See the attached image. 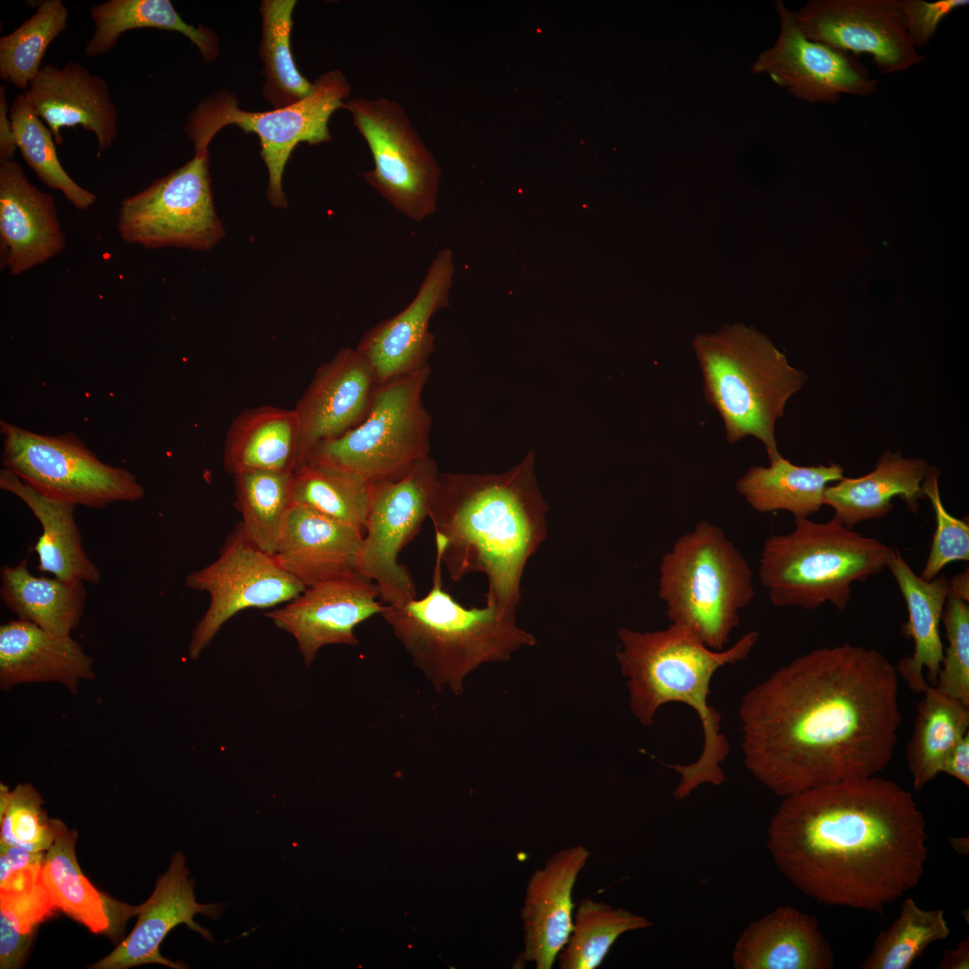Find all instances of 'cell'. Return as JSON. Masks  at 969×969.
Listing matches in <instances>:
<instances>
[{"label":"cell","mask_w":969,"mask_h":969,"mask_svg":"<svg viewBox=\"0 0 969 969\" xmlns=\"http://www.w3.org/2000/svg\"><path fill=\"white\" fill-rule=\"evenodd\" d=\"M738 715L746 768L781 798L874 776L897 743L898 672L873 648L816 649L748 690Z\"/></svg>","instance_id":"obj_1"},{"label":"cell","mask_w":969,"mask_h":969,"mask_svg":"<svg viewBox=\"0 0 969 969\" xmlns=\"http://www.w3.org/2000/svg\"><path fill=\"white\" fill-rule=\"evenodd\" d=\"M767 829L784 877L820 904L881 912L915 887L928 834L912 794L877 775L785 798Z\"/></svg>","instance_id":"obj_2"},{"label":"cell","mask_w":969,"mask_h":969,"mask_svg":"<svg viewBox=\"0 0 969 969\" xmlns=\"http://www.w3.org/2000/svg\"><path fill=\"white\" fill-rule=\"evenodd\" d=\"M534 454L500 474L441 473L429 507L449 577H486V605L517 612L525 567L547 537Z\"/></svg>","instance_id":"obj_3"},{"label":"cell","mask_w":969,"mask_h":969,"mask_svg":"<svg viewBox=\"0 0 969 969\" xmlns=\"http://www.w3.org/2000/svg\"><path fill=\"white\" fill-rule=\"evenodd\" d=\"M617 635L615 657L627 680L629 706L636 719L651 727L661 706L680 703L692 708L701 721L703 739L698 759L668 764L680 775L675 799H685L703 784L720 786L725 781L721 764L729 754V744L721 730L720 713L709 703L710 685L720 668L750 654L758 633L747 632L720 650L672 624L651 632L623 627Z\"/></svg>","instance_id":"obj_4"},{"label":"cell","mask_w":969,"mask_h":969,"mask_svg":"<svg viewBox=\"0 0 969 969\" xmlns=\"http://www.w3.org/2000/svg\"><path fill=\"white\" fill-rule=\"evenodd\" d=\"M436 557L432 584L422 598L385 605L380 615L435 692L454 695L467 676L486 663L508 661L536 638L517 623V612L486 605L466 607L442 587Z\"/></svg>","instance_id":"obj_5"},{"label":"cell","mask_w":969,"mask_h":969,"mask_svg":"<svg viewBox=\"0 0 969 969\" xmlns=\"http://www.w3.org/2000/svg\"><path fill=\"white\" fill-rule=\"evenodd\" d=\"M693 346L706 401L722 418L728 442L753 436L764 445L770 461L780 457L775 423L806 375L765 336L741 323L698 335Z\"/></svg>","instance_id":"obj_6"},{"label":"cell","mask_w":969,"mask_h":969,"mask_svg":"<svg viewBox=\"0 0 969 969\" xmlns=\"http://www.w3.org/2000/svg\"><path fill=\"white\" fill-rule=\"evenodd\" d=\"M794 524L790 533L769 537L760 553L758 576L778 607L814 610L829 602L843 611L852 584L888 566L893 548L834 518H794Z\"/></svg>","instance_id":"obj_7"},{"label":"cell","mask_w":969,"mask_h":969,"mask_svg":"<svg viewBox=\"0 0 969 969\" xmlns=\"http://www.w3.org/2000/svg\"><path fill=\"white\" fill-rule=\"evenodd\" d=\"M752 570L718 526L703 520L661 558L659 597L672 624L720 650L755 598Z\"/></svg>","instance_id":"obj_8"},{"label":"cell","mask_w":969,"mask_h":969,"mask_svg":"<svg viewBox=\"0 0 969 969\" xmlns=\"http://www.w3.org/2000/svg\"><path fill=\"white\" fill-rule=\"evenodd\" d=\"M350 85L338 69L319 75L311 92L290 106L269 111H248L238 107L234 94L215 92L201 100L189 114L183 130L193 142L196 153L208 151L214 135L234 125L245 133L257 135L260 155L268 172L266 196L277 208L287 206L283 189L286 163L300 143L317 144L331 140L328 122L332 114L345 108Z\"/></svg>","instance_id":"obj_9"},{"label":"cell","mask_w":969,"mask_h":969,"mask_svg":"<svg viewBox=\"0 0 969 969\" xmlns=\"http://www.w3.org/2000/svg\"><path fill=\"white\" fill-rule=\"evenodd\" d=\"M430 375L428 365L380 386L362 422L318 444L304 463L342 469L371 484L405 474L430 456L432 417L423 401Z\"/></svg>","instance_id":"obj_10"},{"label":"cell","mask_w":969,"mask_h":969,"mask_svg":"<svg viewBox=\"0 0 969 969\" xmlns=\"http://www.w3.org/2000/svg\"><path fill=\"white\" fill-rule=\"evenodd\" d=\"M0 432L4 468L45 496L100 509L144 495L133 473L104 463L72 432L39 434L5 421Z\"/></svg>","instance_id":"obj_11"},{"label":"cell","mask_w":969,"mask_h":969,"mask_svg":"<svg viewBox=\"0 0 969 969\" xmlns=\"http://www.w3.org/2000/svg\"><path fill=\"white\" fill-rule=\"evenodd\" d=\"M345 109L368 144L366 182L406 217L421 222L438 206L441 170L403 107L385 97L353 98Z\"/></svg>","instance_id":"obj_12"},{"label":"cell","mask_w":969,"mask_h":969,"mask_svg":"<svg viewBox=\"0 0 969 969\" xmlns=\"http://www.w3.org/2000/svg\"><path fill=\"white\" fill-rule=\"evenodd\" d=\"M117 228L121 239L145 249L207 250L224 235L216 214L209 152L194 157L148 188L125 197Z\"/></svg>","instance_id":"obj_13"},{"label":"cell","mask_w":969,"mask_h":969,"mask_svg":"<svg viewBox=\"0 0 969 969\" xmlns=\"http://www.w3.org/2000/svg\"><path fill=\"white\" fill-rule=\"evenodd\" d=\"M439 474L436 462L428 456L397 478L371 484L359 573L376 584L385 605H401L416 598L414 581L398 555L428 518Z\"/></svg>","instance_id":"obj_14"},{"label":"cell","mask_w":969,"mask_h":969,"mask_svg":"<svg viewBox=\"0 0 969 969\" xmlns=\"http://www.w3.org/2000/svg\"><path fill=\"white\" fill-rule=\"evenodd\" d=\"M186 583L189 589L206 592L210 598L207 610L195 627L188 646L192 659L199 657L223 624L238 612L287 603L306 589L273 555L249 542L239 526L219 557L189 573Z\"/></svg>","instance_id":"obj_15"},{"label":"cell","mask_w":969,"mask_h":969,"mask_svg":"<svg viewBox=\"0 0 969 969\" xmlns=\"http://www.w3.org/2000/svg\"><path fill=\"white\" fill-rule=\"evenodd\" d=\"M775 5L780 33L754 62L755 74H767L793 97L812 103L833 104L843 94L867 97L877 91L878 81L857 58L807 38L785 3L778 0Z\"/></svg>","instance_id":"obj_16"},{"label":"cell","mask_w":969,"mask_h":969,"mask_svg":"<svg viewBox=\"0 0 969 969\" xmlns=\"http://www.w3.org/2000/svg\"><path fill=\"white\" fill-rule=\"evenodd\" d=\"M792 13L807 38L847 53L869 55L883 74L926 60L909 39L897 0H810Z\"/></svg>","instance_id":"obj_17"},{"label":"cell","mask_w":969,"mask_h":969,"mask_svg":"<svg viewBox=\"0 0 969 969\" xmlns=\"http://www.w3.org/2000/svg\"><path fill=\"white\" fill-rule=\"evenodd\" d=\"M454 273L452 251L440 249L412 301L362 336L355 349L371 368L380 386L429 365L434 347L430 322L450 304Z\"/></svg>","instance_id":"obj_18"},{"label":"cell","mask_w":969,"mask_h":969,"mask_svg":"<svg viewBox=\"0 0 969 969\" xmlns=\"http://www.w3.org/2000/svg\"><path fill=\"white\" fill-rule=\"evenodd\" d=\"M376 584L361 574L319 583L278 609L265 613L297 642L306 667L330 644L355 646L354 628L380 615L385 604Z\"/></svg>","instance_id":"obj_19"},{"label":"cell","mask_w":969,"mask_h":969,"mask_svg":"<svg viewBox=\"0 0 969 969\" xmlns=\"http://www.w3.org/2000/svg\"><path fill=\"white\" fill-rule=\"evenodd\" d=\"M379 387L356 349L340 348L321 364L293 408L299 421L298 467L318 444L362 422Z\"/></svg>","instance_id":"obj_20"},{"label":"cell","mask_w":969,"mask_h":969,"mask_svg":"<svg viewBox=\"0 0 969 969\" xmlns=\"http://www.w3.org/2000/svg\"><path fill=\"white\" fill-rule=\"evenodd\" d=\"M185 856L177 851L167 871L156 881L152 895L139 906L126 904L127 918L137 914V922L131 933L106 957L92 968L126 969L145 964H160L170 968H185L161 953L159 947L167 934L179 924H186L206 940L214 941L212 934L196 924V914L218 918L223 904H203L196 901L194 881L188 877Z\"/></svg>","instance_id":"obj_21"},{"label":"cell","mask_w":969,"mask_h":969,"mask_svg":"<svg viewBox=\"0 0 969 969\" xmlns=\"http://www.w3.org/2000/svg\"><path fill=\"white\" fill-rule=\"evenodd\" d=\"M22 94L52 132L56 144L63 142V128L79 126L95 135L98 156L113 146L118 113L109 84L80 63L44 65Z\"/></svg>","instance_id":"obj_22"},{"label":"cell","mask_w":969,"mask_h":969,"mask_svg":"<svg viewBox=\"0 0 969 969\" xmlns=\"http://www.w3.org/2000/svg\"><path fill=\"white\" fill-rule=\"evenodd\" d=\"M589 854L582 844L559 850L528 878L520 912L523 963L553 967L572 929V891Z\"/></svg>","instance_id":"obj_23"},{"label":"cell","mask_w":969,"mask_h":969,"mask_svg":"<svg viewBox=\"0 0 969 969\" xmlns=\"http://www.w3.org/2000/svg\"><path fill=\"white\" fill-rule=\"evenodd\" d=\"M65 245L52 195L35 187L15 161L1 163V269L19 275L60 254Z\"/></svg>","instance_id":"obj_24"},{"label":"cell","mask_w":969,"mask_h":969,"mask_svg":"<svg viewBox=\"0 0 969 969\" xmlns=\"http://www.w3.org/2000/svg\"><path fill=\"white\" fill-rule=\"evenodd\" d=\"M363 533L293 504L274 557L306 588L359 573Z\"/></svg>","instance_id":"obj_25"},{"label":"cell","mask_w":969,"mask_h":969,"mask_svg":"<svg viewBox=\"0 0 969 969\" xmlns=\"http://www.w3.org/2000/svg\"><path fill=\"white\" fill-rule=\"evenodd\" d=\"M95 677L92 659L71 635L48 632L30 622L0 626V686L57 682L75 694L81 680Z\"/></svg>","instance_id":"obj_26"},{"label":"cell","mask_w":969,"mask_h":969,"mask_svg":"<svg viewBox=\"0 0 969 969\" xmlns=\"http://www.w3.org/2000/svg\"><path fill=\"white\" fill-rule=\"evenodd\" d=\"M732 962L736 969H831L834 956L816 917L784 905L743 930Z\"/></svg>","instance_id":"obj_27"},{"label":"cell","mask_w":969,"mask_h":969,"mask_svg":"<svg viewBox=\"0 0 969 969\" xmlns=\"http://www.w3.org/2000/svg\"><path fill=\"white\" fill-rule=\"evenodd\" d=\"M929 468L922 458H904L899 451L886 450L870 473L857 478L843 476L835 484L827 485L823 503L834 509L833 518L850 528L888 514L896 496L915 513L919 500L925 498L921 484Z\"/></svg>","instance_id":"obj_28"},{"label":"cell","mask_w":969,"mask_h":969,"mask_svg":"<svg viewBox=\"0 0 969 969\" xmlns=\"http://www.w3.org/2000/svg\"><path fill=\"white\" fill-rule=\"evenodd\" d=\"M0 488L22 501L41 525L33 546L39 571L63 581L100 583L101 572L87 555L74 519L76 505L45 496L5 468Z\"/></svg>","instance_id":"obj_29"},{"label":"cell","mask_w":969,"mask_h":969,"mask_svg":"<svg viewBox=\"0 0 969 969\" xmlns=\"http://www.w3.org/2000/svg\"><path fill=\"white\" fill-rule=\"evenodd\" d=\"M887 568L906 604L908 619L902 632L914 643L912 655L902 658L896 670L908 684L923 677L925 668L930 684L935 685L944 652L939 624L950 594V581L944 575L930 581L922 580L897 549H892Z\"/></svg>","instance_id":"obj_30"},{"label":"cell","mask_w":969,"mask_h":969,"mask_svg":"<svg viewBox=\"0 0 969 969\" xmlns=\"http://www.w3.org/2000/svg\"><path fill=\"white\" fill-rule=\"evenodd\" d=\"M299 421L294 409L246 408L231 423L223 467L236 475L251 470L293 473L298 467Z\"/></svg>","instance_id":"obj_31"},{"label":"cell","mask_w":969,"mask_h":969,"mask_svg":"<svg viewBox=\"0 0 969 969\" xmlns=\"http://www.w3.org/2000/svg\"><path fill=\"white\" fill-rule=\"evenodd\" d=\"M843 471L835 463L798 466L781 455L769 467H751L736 482V489L759 513L785 511L794 518H808L819 511L827 484L841 480Z\"/></svg>","instance_id":"obj_32"},{"label":"cell","mask_w":969,"mask_h":969,"mask_svg":"<svg viewBox=\"0 0 969 969\" xmlns=\"http://www.w3.org/2000/svg\"><path fill=\"white\" fill-rule=\"evenodd\" d=\"M75 830L66 826L44 857L42 882L56 909L86 926L93 933L112 935L126 921L122 903L99 892L82 872L75 855Z\"/></svg>","instance_id":"obj_33"},{"label":"cell","mask_w":969,"mask_h":969,"mask_svg":"<svg viewBox=\"0 0 969 969\" xmlns=\"http://www.w3.org/2000/svg\"><path fill=\"white\" fill-rule=\"evenodd\" d=\"M0 597L20 620L48 632L70 635L83 615L86 589L81 581L31 573L27 559L0 571Z\"/></svg>","instance_id":"obj_34"},{"label":"cell","mask_w":969,"mask_h":969,"mask_svg":"<svg viewBox=\"0 0 969 969\" xmlns=\"http://www.w3.org/2000/svg\"><path fill=\"white\" fill-rule=\"evenodd\" d=\"M908 685L923 694L906 747L912 785L921 790L941 773L950 748L969 732V706L929 684L924 677Z\"/></svg>","instance_id":"obj_35"},{"label":"cell","mask_w":969,"mask_h":969,"mask_svg":"<svg viewBox=\"0 0 969 969\" xmlns=\"http://www.w3.org/2000/svg\"><path fill=\"white\" fill-rule=\"evenodd\" d=\"M90 15L94 31L84 48L90 57L109 52L124 32L147 28L183 34L206 62L219 56V42L213 31L201 24L196 27L187 23L170 0H109L92 5Z\"/></svg>","instance_id":"obj_36"},{"label":"cell","mask_w":969,"mask_h":969,"mask_svg":"<svg viewBox=\"0 0 969 969\" xmlns=\"http://www.w3.org/2000/svg\"><path fill=\"white\" fill-rule=\"evenodd\" d=\"M372 497L371 484L353 473L307 462L293 472L292 503L364 533Z\"/></svg>","instance_id":"obj_37"},{"label":"cell","mask_w":969,"mask_h":969,"mask_svg":"<svg viewBox=\"0 0 969 969\" xmlns=\"http://www.w3.org/2000/svg\"><path fill=\"white\" fill-rule=\"evenodd\" d=\"M293 473L251 470L234 477L239 528L253 546L274 555L287 515L293 505Z\"/></svg>","instance_id":"obj_38"},{"label":"cell","mask_w":969,"mask_h":969,"mask_svg":"<svg viewBox=\"0 0 969 969\" xmlns=\"http://www.w3.org/2000/svg\"><path fill=\"white\" fill-rule=\"evenodd\" d=\"M295 0L261 2L262 38L259 55L263 63L264 98L275 108L294 104L307 97L313 83L298 70L291 49Z\"/></svg>","instance_id":"obj_39"},{"label":"cell","mask_w":969,"mask_h":969,"mask_svg":"<svg viewBox=\"0 0 969 969\" xmlns=\"http://www.w3.org/2000/svg\"><path fill=\"white\" fill-rule=\"evenodd\" d=\"M646 917L591 898L581 900L569 938L557 956L561 969L598 967L623 934L650 927Z\"/></svg>","instance_id":"obj_40"},{"label":"cell","mask_w":969,"mask_h":969,"mask_svg":"<svg viewBox=\"0 0 969 969\" xmlns=\"http://www.w3.org/2000/svg\"><path fill=\"white\" fill-rule=\"evenodd\" d=\"M61 0H45L18 28L0 39V77L23 92L40 70L48 46L67 27Z\"/></svg>","instance_id":"obj_41"},{"label":"cell","mask_w":969,"mask_h":969,"mask_svg":"<svg viewBox=\"0 0 969 969\" xmlns=\"http://www.w3.org/2000/svg\"><path fill=\"white\" fill-rule=\"evenodd\" d=\"M949 934L943 910H924L908 897L891 926L879 932L860 968L908 969L930 944Z\"/></svg>","instance_id":"obj_42"},{"label":"cell","mask_w":969,"mask_h":969,"mask_svg":"<svg viewBox=\"0 0 969 969\" xmlns=\"http://www.w3.org/2000/svg\"><path fill=\"white\" fill-rule=\"evenodd\" d=\"M17 148L37 177L49 188L63 193L78 210H86L96 201L92 192L79 186L65 170L48 126L34 113L22 93H18L9 109Z\"/></svg>","instance_id":"obj_43"},{"label":"cell","mask_w":969,"mask_h":969,"mask_svg":"<svg viewBox=\"0 0 969 969\" xmlns=\"http://www.w3.org/2000/svg\"><path fill=\"white\" fill-rule=\"evenodd\" d=\"M42 805L43 799L32 785L21 783L10 790L1 783V844L33 852L48 851L65 825L48 818Z\"/></svg>","instance_id":"obj_44"},{"label":"cell","mask_w":969,"mask_h":969,"mask_svg":"<svg viewBox=\"0 0 969 969\" xmlns=\"http://www.w3.org/2000/svg\"><path fill=\"white\" fill-rule=\"evenodd\" d=\"M55 910L42 880L23 891H0V968L20 967L35 926Z\"/></svg>","instance_id":"obj_45"},{"label":"cell","mask_w":969,"mask_h":969,"mask_svg":"<svg viewBox=\"0 0 969 969\" xmlns=\"http://www.w3.org/2000/svg\"><path fill=\"white\" fill-rule=\"evenodd\" d=\"M947 646L936 686L946 694L969 706V605L948 595L942 618Z\"/></svg>","instance_id":"obj_46"},{"label":"cell","mask_w":969,"mask_h":969,"mask_svg":"<svg viewBox=\"0 0 969 969\" xmlns=\"http://www.w3.org/2000/svg\"><path fill=\"white\" fill-rule=\"evenodd\" d=\"M938 471L930 467L922 482L921 490L932 504L936 529L929 556L920 577L930 581L948 563L969 560V525L947 512L940 498Z\"/></svg>","instance_id":"obj_47"},{"label":"cell","mask_w":969,"mask_h":969,"mask_svg":"<svg viewBox=\"0 0 969 969\" xmlns=\"http://www.w3.org/2000/svg\"><path fill=\"white\" fill-rule=\"evenodd\" d=\"M903 13L907 34L912 45L926 47L935 36L940 22L959 8L969 4L968 0H897Z\"/></svg>","instance_id":"obj_48"},{"label":"cell","mask_w":969,"mask_h":969,"mask_svg":"<svg viewBox=\"0 0 969 969\" xmlns=\"http://www.w3.org/2000/svg\"><path fill=\"white\" fill-rule=\"evenodd\" d=\"M0 850V891H23L42 880V852L6 844H1Z\"/></svg>","instance_id":"obj_49"},{"label":"cell","mask_w":969,"mask_h":969,"mask_svg":"<svg viewBox=\"0 0 969 969\" xmlns=\"http://www.w3.org/2000/svg\"><path fill=\"white\" fill-rule=\"evenodd\" d=\"M941 773L969 786V732L950 748L944 759Z\"/></svg>","instance_id":"obj_50"},{"label":"cell","mask_w":969,"mask_h":969,"mask_svg":"<svg viewBox=\"0 0 969 969\" xmlns=\"http://www.w3.org/2000/svg\"><path fill=\"white\" fill-rule=\"evenodd\" d=\"M6 86H0V163L12 161L17 148L6 100Z\"/></svg>","instance_id":"obj_51"},{"label":"cell","mask_w":969,"mask_h":969,"mask_svg":"<svg viewBox=\"0 0 969 969\" xmlns=\"http://www.w3.org/2000/svg\"><path fill=\"white\" fill-rule=\"evenodd\" d=\"M938 969L969 968V938L960 941L954 949L946 950L937 965Z\"/></svg>","instance_id":"obj_52"},{"label":"cell","mask_w":969,"mask_h":969,"mask_svg":"<svg viewBox=\"0 0 969 969\" xmlns=\"http://www.w3.org/2000/svg\"><path fill=\"white\" fill-rule=\"evenodd\" d=\"M950 581V594L960 599L969 602V573L968 568L956 574Z\"/></svg>","instance_id":"obj_53"},{"label":"cell","mask_w":969,"mask_h":969,"mask_svg":"<svg viewBox=\"0 0 969 969\" xmlns=\"http://www.w3.org/2000/svg\"><path fill=\"white\" fill-rule=\"evenodd\" d=\"M951 847L957 853L965 855L969 851V840L966 836L951 837L949 840Z\"/></svg>","instance_id":"obj_54"}]
</instances>
